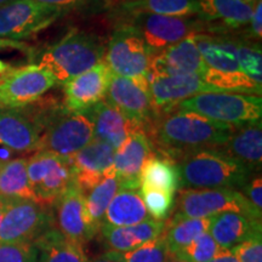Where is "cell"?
<instances>
[{"label": "cell", "instance_id": "obj_39", "mask_svg": "<svg viewBox=\"0 0 262 262\" xmlns=\"http://www.w3.org/2000/svg\"><path fill=\"white\" fill-rule=\"evenodd\" d=\"M0 262H38L33 243H0Z\"/></svg>", "mask_w": 262, "mask_h": 262}, {"label": "cell", "instance_id": "obj_24", "mask_svg": "<svg viewBox=\"0 0 262 262\" xmlns=\"http://www.w3.org/2000/svg\"><path fill=\"white\" fill-rule=\"evenodd\" d=\"M220 148L251 172L260 170L262 164L261 120L235 126L232 135Z\"/></svg>", "mask_w": 262, "mask_h": 262}, {"label": "cell", "instance_id": "obj_27", "mask_svg": "<svg viewBox=\"0 0 262 262\" xmlns=\"http://www.w3.org/2000/svg\"><path fill=\"white\" fill-rule=\"evenodd\" d=\"M150 219L139 189L119 188L104 215L103 226L124 227Z\"/></svg>", "mask_w": 262, "mask_h": 262}, {"label": "cell", "instance_id": "obj_12", "mask_svg": "<svg viewBox=\"0 0 262 262\" xmlns=\"http://www.w3.org/2000/svg\"><path fill=\"white\" fill-rule=\"evenodd\" d=\"M62 16L33 0H15L0 8V39L17 40L48 28Z\"/></svg>", "mask_w": 262, "mask_h": 262}, {"label": "cell", "instance_id": "obj_30", "mask_svg": "<svg viewBox=\"0 0 262 262\" xmlns=\"http://www.w3.org/2000/svg\"><path fill=\"white\" fill-rule=\"evenodd\" d=\"M210 224L211 217L189 219L173 214L170 221L165 222L163 233L171 256L191 244L199 235L208 232Z\"/></svg>", "mask_w": 262, "mask_h": 262}, {"label": "cell", "instance_id": "obj_20", "mask_svg": "<svg viewBox=\"0 0 262 262\" xmlns=\"http://www.w3.org/2000/svg\"><path fill=\"white\" fill-rule=\"evenodd\" d=\"M40 135L25 107L0 108V146L12 153L37 152Z\"/></svg>", "mask_w": 262, "mask_h": 262}, {"label": "cell", "instance_id": "obj_4", "mask_svg": "<svg viewBox=\"0 0 262 262\" xmlns=\"http://www.w3.org/2000/svg\"><path fill=\"white\" fill-rule=\"evenodd\" d=\"M104 54L106 48L96 37L72 29L41 52L38 66L50 72L57 83L64 84L104 60Z\"/></svg>", "mask_w": 262, "mask_h": 262}, {"label": "cell", "instance_id": "obj_48", "mask_svg": "<svg viewBox=\"0 0 262 262\" xmlns=\"http://www.w3.org/2000/svg\"><path fill=\"white\" fill-rule=\"evenodd\" d=\"M11 68H12V67L8 63V62L3 61L2 58H0V74L6 73V72H8L9 70H11Z\"/></svg>", "mask_w": 262, "mask_h": 262}, {"label": "cell", "instance_id": "obj_5", "mask_svg": "<svg viewBox=\"0 0 262 262\" xmlns=\"http://www.w3.org/2000/svg\"><path fill=\"white\" fill-rule=\"evenodd\" d=\"M170 111L194 112L235 127L261 120L262 100L257 95L215 91L186 98Z\"/></svg>", "mask_w": 262, "mask_h": 262}, {"label": "cell", "instance_id": "obj_22", "mask_svg": "<svg viewBox=\"0 0 262 262\" xmlns=\"http://www.w3.org/2000/svg\"><path fill=\"white\" fill-rule=\"evenodd\" d=\"M209 234L221 249H233L255 235L262 234L261 220L237 212H221L211 216Z\"/></svg>", "mask_w": 262, "mask_h": 262}, {"label": "cell", "instance_id": "obj_15", "mask_svg": "<svg viewBox=\"0 0 262 262\" xmlns=\"http://www.w3.org/2000/svg\"><path fill=\"white\" fill-rule=\"evenodd\" d=\"M112 75L102 60L91 70L67 80L63 84L64 107L71 112H83L95 106L106 97Z\"/></svg>", "mask_w": 262, "mask_h": 262}, {"label": "cell", "instance_id": "obj_10", "mask_svg": "<svg viewBox=\"0 0 262 262\" xmlns=\"http://www.w3.org/2000/svg\"><path fill=\"white\" fill-rule=\"evenodd\" d=\"M56 84L54 75L38 64L11 68L0 74V108H22L34 103Z\"/></svg>", "mask_w": 262, "mask_h": 262}, {"label": "cell", "instance_id": "obj_43", "mask_svg": "<svg viewBox=\"0 0 262 262\" xmlns=\"http://www.w3.org/2000/svg\"><path fill=\"white\" fill-rule=\"evenodd\" d=\"M248 39L249 40L257 41L262 38V0L254 6L253 16L249 22Z\"/></svg>", "mask_w": 262, "mask_h": 262}, {"label": "cell", "instance_id": "obj_50", "mask_svg": "<svg viewBox=\"0 0 262 262\" xmlns=\"http://www.w3.org/2000/svg\"><path fill=\"white\" fill-rule=\"evenodd\" d=\"M12 2H15V0H0V8H2V6H4V5H8Z\"/></svg>", "mask_w": 262, "mask_h": 262}, {"label": "cell", "instance_id": "obj_49", "mask_svg": "<svg viewBox=\"0 0 262 262\" xmlns=\"http://www.w3.org/2000/svg\"><path fill=\"white\" fill-rule=\"evenodd\" d=\"M241 2H243L244 4H247L249 6H251V8H254V6L256 5L257 3L260 2V0H241Z\"/></svg>", "mask_w": 262, "mask_h": 262}, {"label": "cell", "instance_id": "obj_16", "mask_svg": "<svg viewBox=\"0 0 262 262\" xmlns=\"http://www.w3.org/2000/svg\"><path fill=\"white\" fill-rule=\"evenodd\" d=\"M52 209H55V212L52 210L54 227L68 241L83 247L94 238L85 211V194L74 182L52 205Z\"/></svg>", "mask_w": 262, "mask_h": 262}, {"label": "cell", "instance_id": "obj_8", "mask_svg": "<svg viewBox=\"0 0 262 262\" xmlns=\"http://www.w3.org/2000/svg\"><path fill=\"white\" fill-rule=\"evenodd\" d=\"M54 227L52 208L27 199H11L0 220V243H33Z\"/></svg>", "mask_w": 262, "mask_h": 262}, {"label": "cell", "instance_id": "obj_14", "mask_svg": "<svg viewBox=\"0 0 262 262\" xmlns=\"http://www.w3.org/2000/svg\"><path fill=\"white\" fill-rule=\"evenodd\" d=\"M114 153L116 149L113 147L94 139L89 145L68 158L74 183L84 194L104 179L116 175L113 165Z\"/></svg>", "mask_w": 262, "mask_h": 262}, {"label": "cell", "instance_id": "obj_25", "mask_svg": "<svg viewBox=\"0 0 262 262\" xmlns=\"http://www.w3.org/2000/svg\"><path fill=\"white\" fill-rule=\"evenodd\" d=\"M254 8L241 0H199V18L208 22H219L214 33L238 29L249 25Z\"/></svg>", "mask_w": 262, "mask_h": 262}, {"label": "cell", "instance_id": "obj_42", "mask_svg": "<svg viewBox=\"0 0 262 262\" xmlns=\"http://www.w3.org/2000/svg\"><path fill=\"white\" fill-rule=\"evenodd\" d=\"M245 198L250 202L258 212H262V179L261 175L255 176V178L249 181L243 187Z\"/></svg>", "mask_w": 262, "mask_h": 262}, {"label": "cell", "instance_id": "obj_52", "mask_svg": "<svg viewBox=\"0 0 262 262\" xmlns=\"http://www.w3.org/2000/svg\"><path fill=\"white\" fill-rule=\"evenodd\" d=\"M2 165H3V164H2V163H0V169H2Z\"/></svg>", "mask_w": 262, "mask_h": 262}, {"label": "cell", "instance_id": "obj_45", "mask_svg": "<svg viewBox=\"0 0 262 262\" xmlns=\"http://www.w3.org/2000/svg\"><path fill=\"white\" fill-rule=\"evenodd\" d=\"M89 262H124L122 254L114 253V251H107L102 255L94 257L93 260Z\"/></svg>", "mask_w": 262, "mask_h": 262}, {"label": "cell", "instance_id": "obj_47", "mask_svg": "<svg viewBox=\"0 0 262 262\" xmlns=\"http://www.w3.org/2000/svg\"><path fill=\"white\" fill-rule=\"evenodd\" d=\"M10 201H11V198H3V196H0V220H2V216L4 214Z\"/></svg>", "mask_w": 262, "mask_h": 262}, {"label": "cell", "instance_id": "obj_26", "mask_svg": "<svg viewBox=\"0 0 262 262\" xmlns=\"http://www.w3.org/2000/svg\"><path fill=\"white\" fill-rule=\"evenodd\" d=\"M194 40L206 67L219 72H242L237 56V40L216 33L194 35Z\"/></svg>", "mask_w": 262, "mask_h": 262}, {"label": "cell", "instance_id": "obj_35", "mask_svg": "<svg viewBox=\"0 0 262 262\" xmlns=\"http://www.w3.org/2000/svg\"><path fill=\"white\" fill-rule=\"evenodd\" d=\"M237 40V56L241 71L255 83L262 85V52L260 42L245 39Z\"/></svg>", "mask_w": 262, "mask_h": 262}, {"label": "cell", "instance_id": "obj_38", "mask_svg": "<svg viewBox=\"0 0 262 262\" xmlns=\"http://www.w3.org/2000/svg\"><path fill=\"white\" fill-rule=\"evenodd\" d=\"M139 191L150 219L157 221L165 220L171 212L173 195L150 188H140Z\"/></svg>", "mask_w": 262, "mask_h": 262}, {"label": "cell", "instance_id": "obj_1", "mask_svg": "<svg viewBox=\"0 0 262 262\" xmlns=\"http://www.w3.org/2000/svg\"><path fill=\"white\" fill-rule=\"evenodd\" d=\"M165 158L179 159L193 150L220 148L233 133L234 126L215 122L194 112L169 111L153 118L145 126Z\"/></svg>", "mask_w": 262, "mask_h": 262}, {"label": "cell", "instance_id": "obj_33", "mask_svg": "<svg viewBox=\"0 0 262 262\" xmlns=\"http://www.w3.org/2000/svg\"><path fill=\"white\" fill-rule=\"evenodd\" d=\"M0 196L34 201L27 175V158L10 159L0 169Z\"/></svg>", "mask_w": 262, "mask_h": 262}, {"label": "cell", "instance_id": "obj_29", "mask_svg": "<svg viewBox=\"0 0 262 262\" xmlns=\"http://www.w3.org/2000/svg\"><path fill=\"white\" fill-rule=\"evenodd\" d=\"M118 14H155L176 17H198L199 0H133L118 6Z\"/></svg>", "mask_w": 262, "mask_h": 262}, {"label": "cell", "instance_id": "obj_41", "mask_svg": "<svg viewBox=\"0 0 262 262\" xmlns=\"http://www.w3.org/2000/svg\"><path fill=\"white\" fill-rule=\"evenodd\" d=\"M232 250L237 255L239 262H262V234L255 235Z\"/></svg>", "mask_w": 262, "mask_h": 262}, {"label": "cell", "instance_id": "obj_19", "mask_svg": "<svg viewBox=\"0 0 262 262\" xmlns=\"http://www.w3.org/2000/svg\"><path fill=\"white\" fill-rule=\"evenodd\" d=\"M150 140L145 129L136 130L114 153V172L119 188L140 189V173L153 157Z\"/></svg>", "mask_w": 262, "mask_h": 262}, {"label": "cell", "instance_id": "obj_37", "mask_svg": "<svg viewBox=\"0 0 262 262\" xmlns=\"http://www.w3.org/2000/svg\"><path fill=\"white\" fill-rule=\"evenodd\" d=\"M122 257L124 262H168L172 256L162 234L129 253L122 254Z\"/></svg>", "mask_w": 262, "mask_h": 262}, {"label": "cell", "instance_id": "obj_17", "mask_svg": "<svg viewBox=\"0 0 262 262\" xmlns=\"http://www.w3.org/2000/svg\"><path fill=\"white\" fill-rule=\"evenodd\" d=\"M147 80L155 117L172 110L186 98L217 91L205 84L199 75H163Z\"/></svg>", "mask_w": 262, "mask_h": 262}, {"label": "cell", "instance_id": "obj_9", "mask_svg": "<svg viewBox=\"0 0 262 262\" xmlns=\"http://www.w3.org/2000/svg\"><path fill=\"white\" fill-rule=\"evenodd\" d=\"M27 175L35 202L50 208L74 182L68 158L44 150L27 158Z\"/></svg>", "mask_w": 262, "mask_h": 262}, {"label": "cell", "instance_id": "obj_23", "mask_svg": "<svg viewBox=\"0 0 262 262\" xmlns=\"http://www.w3.org/2000/svg\"><path fill=\"white\" fill-rule=\"evenodd\" d=\"M165 229V221H157L153 219L140 222L133 226L114 227L104 225L100 233L103 237L104 244L111 251L125 254L140 245L160 237Z\"/></svg>", "mask_w": 262, "mask_h": 262}, {"label": "cell", "instance_id": "obj_32", "mask_svg": "<svg viewBox=\"0 0 262 262\" xmlns=\"http://www.w3.org/2000/svg\"><path fill=\"white\" fill-rule=\"evenodd\" d=\"M118 189H119V182L116 175H113L104 179L93 189L85 193V211L94 237L100 233L108 205L112 202Z\"/></svg>", "mask_w": 262, "mask_h": 262}, {"label": "cell", "instance_id": "obj_31", "mask_svg": "<svg viewBox=\"0 0 262 262\" xmlns=\"http://www.w3.org/2000/svg\"><path fill=\"white\" fill-rule=\"evenodd\" d=\"M180 178L175 163L168 158L150 157L140 173V188H150L175 195Z\"/></svg>", "mask_w": 262, "mask_h": 262}, {"label": "cell", "instance_id": "obj_51", "mask_svg": "<svg viewBox=\"0 0 262 262\" xmlns=\"http://www.w3.org/2000/svg\"><path fill=\"white\" fill-rule=\"evenodd\" d=\"M168 262H183V261L179 260V258H175V257H170Z\"/></svg>", "mask_w": 262, "mask_h": 262}, {"label": "cell", "instance_id": "obj_36", "mask_svg": "<svg viewBox=\"0 0 262 262\" xmlns=\"http://www.w3.org/2000/svg\"><path fill=\"white\" fill-rule=\"evenodd\" d=\"M220 249L209 232H205L187 247L173 254L172 257L183 262H208L220 251Z\"/></svg>", "mask_w": 262, "mask_h": 262}, {"label": "cell", "instance_id": "obj_2", "mask_svg": "<svg viewBox=\"0 0 262 262\" xmlns=\"http://www.w3.org/2000/svg\"><path fill=\"white\" fill-rule=\"evenodd\" d=\"M25 108L41 131L38 150L71 158L94 140V125L86 111L71 112L55 102Z\"/></svg>", "mask_w": 262, "mask_h": 262}, {"label": "cell", "instance_id": "obj_40", "mask_svg": "<svg viewBox=\"0 0 262 262\" xmlns=\"http://www.w3.org/2000/svg\"><path fill=\"white\" fill-rule=\"evenodd\" d=\"M33 2L57 10L62 15L71 11H83L88 9H95L97 6H104L103 0H33Z\"/></svg>", "mask_w": 262, "mask_h": 262}, {"label": "cell", "instance_id": "obj_3", "mask_svg": "<svg viewBox=\"0 0 262 262\" xmlns=\"http://www.w3.org/2000/svg\"><path fill=\"white\" fill-rule=\"evenodd\" d=\"M180 187L192 189L243 188L251 171L221 148H204L176 159Z\"/></svg>", "mask_w": 262, "mask_h": 262}, {"label": "cell", "instance_id": "obj_34", "mask_svg": "<svg viewBox=\"0 0 262 262\" xmlns=\"http://www.w3.org/2000/svg\"><path fill=\"white\" fill-rule=\"evenodd\" d=\"M201 78L205 84L210 85L217 91L255 94L257 96H261L262 93V85L255 83L243 72L226 73V72H219L206 67L205 72L202 74Z\"/></svg>", "mask_w": 262, "mask_h": 262}, {"label": "cell", "instance_id": "obj_28", "mask_svg": "<svg viewBox=\"0 0 262 262\" xmlns=\"http://www.w3.org/2000/svg\"><path fill=\"white\" fill-rule=\"evenodd\" d=\"M38 250V262H89L83 247L68 241L55 227L33 242Z\"/></svg>", "mask_w": 262, "mask_h": 262}, {"label": "cell", "instance_id": "obj_18", "mask_svg": "<svg viewBox=\"0 0 262 262\" xmlns=\"http://www.w3.org/2000/svg\"><path fill=\"white\" fill-rule=\"evenodd\" d=\"M206 70L194 37H188L152 55L147 79L163 75H199Z\"/></svg>", "mask_w": 262, "mask_h": 262}, {"label": "cell", "instance_id": "obj_11", "mask_svg": "<svg viewBox=\"0 0 262 262\" xmlns=\"http://www.w3.org/2000/svg\"><path fill=\"white\" fill-rule=\"evenodd\" d=\"M150 57L152 54L139 33L130 26L120 25L108 44L104 62L116 75L147 77Z\"/></svg>", "mask_w": 262, "mask_h": 262}, {"label": "cell", "instance_id": "obj_21", "mask_svg": "<svg viewBox=\"0 0 262 262\" xmlns=\"http://www.w3.org/2000/svg\"><path fill=\"white\" fill-rule=\"evenodd\" d=\"M94 125V139L118 149L136 130L145 129L140 124L130 122L116 107L106 100L100 101L86 110Z\"/></svg>", "mask_w": 262, "mask_h": 262}, {"label": "cell", "instance_id": "obj_13", "mask_svg": "<svg viewBox=\"0 0 262 262\" xmlns=\"http://www.w3.org/2000/svg\"><path fill=\"white\" fill-rule=\"evenodd\" d=\"M106 101L130 122L143 127L155 117L147 77L127 78L113 74Z\"/></svg>", "mask_w": 262, "mask_h": 262}, {"label": "cell", "instance_id": "obj_44", "mask_svg": "<svg viewBox=\"0 0 262 262\" xmlns=\"http://www.w3.org/2000/svg\"><path fill=\"white\" fill-rule=\"evenodd\" d=\"M208 262H239V260L232 249H220V251Z\"/></svg>", "mask_w": 262, "mask_h": 262}, {"label": "cell", "instance_id": "obj_6", "mask_svg": "<svg viewBox=\"0 0 262 262\" xmlns=\"http://www.w3.org/2000/svg\"><path fill=\"white\" fill-rule=\"evenodd\" d=\"M145 40L150 54L155 55L188 37L212 33L211 26L199 17H176L146 12L119 14Z\"/></svg>", "mask_w": 262, "mask_h": 262}, {"label": "cell", "instance_id": "obj_7", "mask_svg": "<svg viewBox=\"0 0 262 262\" xmlns=\"http://www.w3.org/2000/svg\"><path fill=\"white\" fill-rule=\"evenodd\" d=\"M237 212L261 220L258 212L242 192L228 188L192 189L181 188L176 201L175 215L189 219H203L221 214Z\"/></svg>", "mask_w": 262, "mask_h": 262}, {"label": "cell", "instance_id": "obj_46", "mask_svg": "<svg viewBox=\"0 0 262 262\" xmlns=\"http://www.w3.org/2000/svg\"><path fill=\"white\" fill-rule=\"evenodd\" d=\"M127 2H133V0H103L104 6H107V8H116V9L118 6L125 4Z\"/></svg>", "mask_w": 262, "mask_h": 262}]
</instances>
